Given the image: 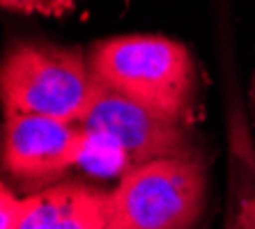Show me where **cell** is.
Masks as SVG:
<instances>
[{"label": "cell", "mask_w": 255, "mask_h": 229, "mask_svg": "<svg viewBox=\"0 0 255 229\" xmlns=\"http://www.w3.org/2000/svg\"><path fill=\"white\" fill-rule=\"evenodd\" d=\"M5 9L18 14H39L48 18H62L76 9L81 0H0Z\"/></svg>", "instance_id": "ba28073f"}, {"label": "cell", "mask_w": 255, "mask_h": 229, "mask_svg": "<svg viewBox=\"0 0 255 229\" xmlns=\"http://www.w3.org/2000/svg\"><path fill=\"white\" fill-rule=\"evenodd\" d=\"M223 229H255V152L242 129L230 133Z\"/></svg>", "instance_id": "8992f818"}, {"label": "cell", "mask_w": 255, "mask_h": 229, "mask_svg": "<svg viewBox=\"0 0 255 229\" xmlns=\"http://www.w3.org/2000/svg\"><path fill=\"white\" fill-rule=\"evenodd\" d=\"M88 65L97 82L193 124L200 117V69L191 51L161 35H120L99 39L88 48Z\"/></svg>", "instance_id": "6da1fadb"}, {"label": "cell", "mask_w": 255, "mask_h": 229, "mask_svg": "<svg viewBox=\"0 0 255 229\" xmlns=\"http://www.w3.org/2000/svg\"><path fill=\"white\" fill-rule=\"evenodd\" d=\"M48 193L51 204L44 229H106L108 193L83 181H60Z\"/></svg>", "instance_id": "52a82bcc"}, {"label": "cell", "mask_w": 255, "mask_h": 229, "mask_svg": "<svg viewBox=\"0 0 255 229\" xmlns=\"http://www.w3.org/2000/svg\"><path fill=\"white\" fill-rule=\"evenodd\" d=\"M88 131L81 122L42 115H5L2 119V172L28 195L67 181L81 163Z\"/></svg>", "instance_id": "5b68a950"}, {"label": "cell", "mask_w": 255, "mask_h": 229, "mask_svg": "<svg viewBox=\"0 0 255 229\" xmlns=\"http://www.w3.org/2000/svg\"><path fill=\"white\" fill-rule=\"evenodd\" d=\"M97 85L88 53L44 41H23L9 48L2 60V115L83 122Z\"/></svg>", "instance_id": "7a4b0ae2"}, {"label": "cell", "mask_w": 255, "mask_h": 229, "mask_svg": "<svg viewBox=\"0 0 255 229\" xmlns=\"http://www.w3.org/2000/svg\"><path fill=\"white\" fill-rule=\"evenodd\" d=\"M207 204L202 158L170 156L131 167L108 193L106 229H193Z\"/></svg>", "instance_id": "3957f363"}, {"label": "cell", "mask_w": 255, "mask_h": 229, "mask_svg": "<svg viewBox=\"0 0 255 229\" xmlns=\"http://www.w3.org/2000/svg\"><path fill=\"white\" fill-rule=\"evenodd\" d=\"M253 99H255V80H253Z\"/></svg>", "instance_id": "9c48e42d"}, {"label": "cell", "mask_w": 255, "mask_h": 229, "mask_svg": "<svg viewBox=\"0 0 255 229\" xmlns=\"http://www.w3.org/2000/svg\"><path fill=\"white\" fill-rule=\"evenodd\" d=\"M122 156L127 167L170 156H200L189 124L172 119L129 96L97 85V92L81 122Z\"/></svg>", "instance_id": "277c9868"}]
</instances>
